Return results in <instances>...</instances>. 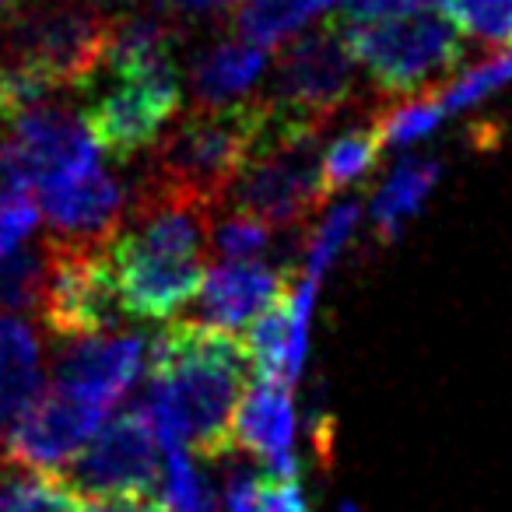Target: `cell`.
I'll return each instance as SVG.
<instances>
[{"label": "cell", "mask_w": 512, "mask_h": 512, "mask_svg": "<svg viewBox=\"0 0 512 512\" xmlns=\"http://www.w3.org/2000/svg\"><path fill=\"white\" fill-rule=\"evenodd\" d=\"M57 344L53 386L102 414L120 404L144 369V341L137 334H95Z\"/></svg>", "instance_id": "cell-14"}, {"label": "cell", "mask_w": 512, "mask_h": 512, "mask_svg": "<svg viewBox=\"0 0 512 512\" xmlns=\"http://www.w3.org/2000/svg\"><path fill=\"white\" fill-rule=\"evenodd\" d=\"M4 467H8V463H4V453H0V474H4Z\"/></svg>", "instance_id": "cell-38"}, {"label": "cell", "mask_w": 512, "mask_h": 512, "mask_svg": "<svg viewBox=\"0 0 512 512\" xmlns=\"http://www.w3.org/2000/svg\"><path fill=\"white\" fill-rule=\"evenodd\" d=\"M46 271H50V249L43 242H25L15 253L0 256V309L29 313L43 306Z\"/></svg>", "instance_id": "cell-23"}, {"label": "cell", "mask_w": 512, "mask_h": 512, "mask_svg": "<svg viewBox=\"0 0 512 512\" xmlns=\"http://www.w3.org/2000/svg\"><path fill=\"white\" fill-rule=\"evenodd\" d=\"M0 512H92V502L81 498L60 477L43 474H0Z\"/></svg>", "instance_id": "cell-24"}, {"label": "cell", "mask_w": 512, "mask_h": 512, "mask_svg": "<svg viewBox=\"0 0 512 512\" xmlns=\"http://www.w3.org/2000/svg\"><path fill=\"white\" fill-rule=\"evenodd\" d=\"M39 207L50 235L67 246L109 249L120 235L130 207V186H123L99 162L57 186L39 190Z\"/></svg>", "instance_id": "cell-13"}, {"label": "cell", "mask_w": 512, "mask_h": 512, "mask_svg": "<svg viewBox=\"0 0 512 512\" xmlns=\"http://www.w3.org/2000/svg\"><path fill=\"white\" fill-rule=\"evenodd\" d=\"M460 36L491 50H512V0H432Z\"/></svg>", "instance_id": "cell-25"}, {"label": "cell", "mask_w": 512, "mask_h": 512, "mask_svg": "<svg viewBox=\"0 0 512 512\" xmlns=\"http://www.w3.org/2000/svg\"><path fill=\"white\" fill-rule=\"evenodd\" d=\"M162 8H169L172 15L190 18V15H225V11H235L242 0H158Z\"/></svg>", "instance_id": "cell-33"}, {"label": "cell", "mask_w": 512, "mask_h": 512, "mask_svg": "<svg viewBox=\"0 0 512 512\" xmlns=\"http://www.w3.org/2000/svg\"><path fill=\"white\" fill-rule=\"evenodd\" d=\"M102 418H106L102 411H95L85 400L53 386L25 414L22 425L4 439L0 453H4L8 467L29 470V474H43V477H60L71 467L74 456L95 439V432L102 428Z\"/></svg>", "instance_id": "cell-12"}, {"label": "cell", "mask_w": 512, "mask_h": 512, "mask_svg": "<svg viewBox=\"0 0 512 512\" xmlns=\"http://www.w3.org/2000/svg\"><path fill=\"white\" fill-rule=\"evenodd\" d=\"M295 281L285 271L260 264V260H221L207 271V281L200 288V309L204 323L221 330L249 327L260 313L274 306Z\"/></svg>", "instance_id": "cell-16"}, {"label": "cell", "mask_w": 512, "mask_h": 512, "mask_svg": "<svg viewBox=\"0 0 512 512\" xmlns=\"http://www.w3.org/2000/svg\"><path fill=\"white\" fill-rule=\"evenodd\" d=\"M228 512H309L299 477H281L274 470H235L225 484Z\"/></svg>", "instance_id": "cell-21"}, {"label": "cell", "mask_w": 512, "mask_h": 512, "mask_svg": "<svg viewBox=\"0 0 512 512\" xmlns=\"http://www.w3.org/2000/svg\"><path fill=\"white\" fill-rule=\"evenodd\" d=\"M88 4H130V0H88Z\"/></svg>", "instance_id": "cell-35"}, {"label": "cell", "mask_w": 512, "mask_h": 512, "mask_svg": "<svg viewBox=\"0 0 512 512\" xmlns=\"http://www.w3.org/2000/svg\"><path fill=\"white\" fill-rule=\"evenodd\" d=\"M113 18L81 0H15L0 11V60L57 92L85 88L102 71Z\"/></svg>", "instance_id": "cell-4"}, {"label": "cell", "mask_w": 512, "mask_h": 512, "mask_svg": "<svg viewBox=\"0 0 512 512\" xmlns=\"http://www.w3.org/2000/svg\"><path fill=\"white\" fill-rule=\"evenodd\" d=\"M337 512H362V509H358V505H351V502H344V505H341V509H337Z\"/></svg>", "instance_id": "cell-36"}, {"label": "cell", "mask_w": 512, "mask_h": 512, "mask_svg": "<svg viewBox=\"0 0 512 512\" xmlns=\"http://www.w3.org/2000/svg\"><path fill=\"white\" fill-rule=\"evenodd\" d=\"M439 176H442V165L435 158H407V162H400L393 169V176L372 197V225H376L379 239L383 242L397 239L400 228L432 197Z\"/></svg>", "instance_id": "cell-19"}, {"label": "cell", "mask_w": 512, "mask_h": 512, "mask_svg": "<svg viewBox=\"0 0 512 512\" xmlns=\"http://www.w3.org/2000/svg\"><path fill=\"white\" fill-rule=\"evenodd\" d=\"M95 141L85 120L67 106H46L25 113L8 130H0V186L46 190L78 172L92 169Z\"/></svg>", "instance_id": "cell-11"}, {"label": "cell", "mask_w": 512, "mask_h": 512, "mask_svg": "<svg viewBox=\"0 0 512 512\" xmlns=\"http://www.w3.org/2000/svg\"><path fill=\"white\" fill-rule=\"evenodd\" d=\"M43 400V337L22 313L0 309V446Z\"/></svg>", "instance_id": "cell-17"}, {"label": "cell", "mask_w": 512, "mask_h": 512, "mask_svg": "<svg viewBox=\"0 0 512 512\" xmlns=\"http://www.w3.org/2000/svg\"><path fill=\"white\" fill-rule=\"evenodd\" d=\"M271 232L274 228H267L264 221L228 211L211 225V246L221 253V260H256L271 249Z\"/></svg>", "instance_id": "cell-30"}, {"label": "cell", "mask_w": 512, "mask_h": 512, "mask_svg": "<svg viewBox=\"0 0 512 512\" xmlns=\"http://www.w3.org/2000/svg\"><path fill=\"white\" fill-rule=\"evenodd\" d=\"M81 92H85L81 120L95 148L123 165L148 155L162 141L165 130L179 120V102H183L179 71H99Z\"/></svg>", "instance_id": "cell-8"}, {"label": "cell", "mask_w": 512, "mask_h": 512, "mask_svg": "<svg viewBox=\"0 0 512 512\" xmlns=\"http://www.w3.org/2000/svg\"><path fill=\"white\" fill-rule=\"evenodd\" d=\"M50 249V271L43 292V323L57 341L74 337L116 334L127 320L116 288L109 249L67 246L46 235Z\"/></svg>", "instance_id": "cell-10"}, {"label": "cell", "mask_w": 512, "mask_h": 512, "mask_svg": "<svg viewBox=\"0 0 512 512\" xmlns=\"http://www.w3.org/2000/svg\"><path fill=\"white\" fill-rule=\"evenodd\" d=\"M271 120V106L260 95L228 106H193L148 151L141 179L197 204L218 207L267 137Z\"/></svg>", "instance_id": "cell-3"}, {"label": "cell", "mask_w": 512, "mask_h": 512, "mask_svg": "<svg viewBox=\"0 0 512 512\" xmlns=\"http://www.w3.org/2000/svg\"><path fill=\"white\" fill-rule=\"evenodd\" d=\"M43 207L25 186H0V256L15 253L39 228Z\"/></svg>", "instance_id": "cell-31"}, {"label": "cell", "mask_w": 512, "mask_h": 512, "mask_svg": "<svg viewBox=\"0 0 512 512\" xmlns=\"http://www.w3.org/2000/svg\"><path fill=\"white\" fill-rule=\"evenodd\" d=\"M292 341H295V323H292V288H288L267 313H260L249 323L246 348H249V358H253L256 376L288 379ZM288 383H292V379H288Z\"/></svg>", "instance_id": "cell-22"}, {"label": "cell", "mask_w": 512, "mask_h": 512, "mask_svg": "<svg viewBox=\"0 0 512 512\" xmlns=\"http://www.w3.org/2000/svg\"><path fill=\"white\" fill-rule=\"evenodd\" d=\"M379 148H383V137L376 130V120L362 123V127H351L348 134L337 137L323 151V190H327V197L344 190V186L358 183L376 165Z\"/></svg>", "instance_id": "cell-26"}, {"label": "cell", "mask_w": 512, "mask_h": 512, "mask_svg": "<svg viewBox=\"0 0 512 512\" xmlns=\"http://www.w3.org/2000/svg\"><path fill=\"white\" fill-rule=\"evenodd\" d=\"M162 505L165 512H218V495H214L211 481L197 470L193 453L179 446L165 449Z\"/></svg>", "instance_id": "cell-27"}, {"label": "cell", "mask_w": 512, "mask_h": 512, "mask_svg": "<svg viewBox=\"0 0 512 512\" xmlns=\"http://www.w3.org/2000/svg\"><path fill=\"white\" fill-rule=\"evenodd\" d=\"M267 50L246 43L242 36H228L211 43L190 71L193 106H228V102L249 99V88L264 78Z\"/></svg>", "instance_id": "cell-18"}, {"label": "cell", "mask_w": 512, "mask_h": 512, "mask_svg": "<svg viewBox=\"0 0 512 512\" xmlns=\"http://www.w3.org/2000/svg\"><path fill=\"white\" fill-rule=\"evenodd\" d=\"M355 225H358V204H351V200H348V204L334 207V211H330L327 218L320 221V228L309 235L302 278H313L316 285H320L323 274L330 271V264H334L337 256H341V249L348 246Z\"/></svg>", "instance_id": "cell-29"}, {"label": "cell", "mask_w": 512, "mask_h": 512, "mask_svg": "<svg viewBox=\"0 0 512 512\" xmlns=\"http://www.w3.org/2000/svg\"><path fill=\"white\" fill-rule=\"evenodd\" d=\"M330 8H341V0H242L232 11V25L235 36L271 50V46H285Z\"/></svg>", "instance_id": "cell-20"}, {"label": "cell", "mask_w": 512, "mask_h": 512, "mask_svg": "<svg viewBox=\"0 0 512 512\" xmlns=\"http://www.w3.org/2000/svg\"><path fill=\"white\" fill-rule=\"evenodd\" d=\"M253 358L235 330L169 320L151 344L148 414L162 449H186L197 460L235 453L232 425L249 390Z\"/></svg>", "instance_id": "cell-1"}, {"label": "cell", "mask_w": 512, "mask_h": 512, "mask_svg": "<svg viewBox=\"0 0 512 512\" xmlns=\"http://www.w3.org/2000/svg\"><path fill=\"white\" fill-rule=\"evenodd\" d=\"M446 106L439 102V92L414 95V99H400V106H390L376 116V130L383 144H414L428 137L442 120H446Z\"/></svg>", "instance_id": "cell-28"}, {"label": "cell", "mask_w": 512, "mask_h": 512, "mask_svg": "<svg viewBox=\"0 0 512 512\" xmlns=\"http://www.w3.org/2000/svg\"><path fill=\"white\" fill-rule=\"evenodd\" d=\"M421 4H432V0H341L337 18L341 22H365V18L397 15V11L421 8Z\"/></svg>", "instance_id": "cell-32"}, {"label": "cell", "mask_w": 512, "mask_h": 512, "mask_svg": "<svg viewBox=\"0 0 512 512\" xmlns=\"http://www.w3.org/2000/svg\"><path fill=\"white\" fill-rule=\"evenodd\" d=\"M214 207L137 179L120 235L109 242L127 320L169 323L207 281Z\"/></svg>", "instance_id": "cell-2"}, {"label": "cell", "mask_w": 512, "mask_h": 512, "mask_svg": "<svg viewBox=\"0 0 512 512\" xmlns=\"http://www.w3.org/2000/svg\"><path fill=\"white\" fill-rule=\"evenodd\" d=\"M341 29L358 67H365L372 85L393 99L435 92V85L453 78L467 57L460 32L435 4L365 22H341Z\"/></svg>", "instance_id": "cell-5"}, {"label": "cell", "mask_w": 512, "mask_h": 512, "mask_svg": "<svg viewBox=\"0 0 512 512\" xmlns=\"http://www.w3.org/2000/svg\"><path fill=\"white\" fill-rule=\"evenodd\" d=\"M11 4H15V0H0V11H4V8H11Z\"/></svg>", "instance_id": "cell-37"}, {"label": "cell", "mask_w": 512, "mask_h": 512, "mask_svg": "<svg viewBox=\"0 0 512 512\" xmlns=\"http://www.w3.org/2000/svg\"><path fill=\"white\" fill-rule=\"evenodd\" d=\"M355 67L358 60L351 57L344 29L334 15L281 46L260 99L281 120L323 130L355 99Z\"/></svg>", "instance_id": "cell-7"}, {"label": "cell", "mask_w": 512, "mask_h": 512, "mask_svg": "<svg viewBox=\"0 0 512 512\" xmlns=\"http://www.w3.org/2000/svg\"><path fill=\"white\" fill-rule=\"evenodd\" d=\"M288 379L256 376L235 411L232 442L239 453L264 463L281 477H299L295 460V404Z\"/></svg>", "instance_id": "cell-15"}, {"label": "cell", "mask_w": 512, "mask_h": 512, "mask_svg": "<svg viewBox=\"0 0 512 512\" xmlns=\"http://www.w3.org/2000/svg\"><path fill=\"white\" fill-rule=\"evenodd\" d=\"M165 449L155 421L141 407L116 414L95 432V439L71 460L60 481L71 484L88 502L109 498H155L162 488Z\"/></svg>", "instance_id": "cell-9"}, {"label": "cell", "mask_w": 512, "mask_h": 512, "mask_svg": "<svg viewBox=\"0 0 512 512\" xmlns=\"http://www.w3.org/2000/svg\"><path fill=\"white\" fill-rule=\"evenodd\" d=\"M92 512H165L158 498H109V502H92Z\"/></svg>", "instance_id": "cell-34"}, {"label": "cell", "mask_w": 512, "mask_h": 512, "mask_svg": "<svg viewBox=\"0 0 512 512\" xmlns=\"http://www.w3.org/2000/svg\"><path fill=\"white\" fill-rule=\"evenodd\" d=\"M320 134V127L288 123L274 116L256 155L228 186L218 207L264 221L267 228H281V232L309 218L327 200Z\"/></svg>", "instance_id": "cell-6"}]
</instances>
